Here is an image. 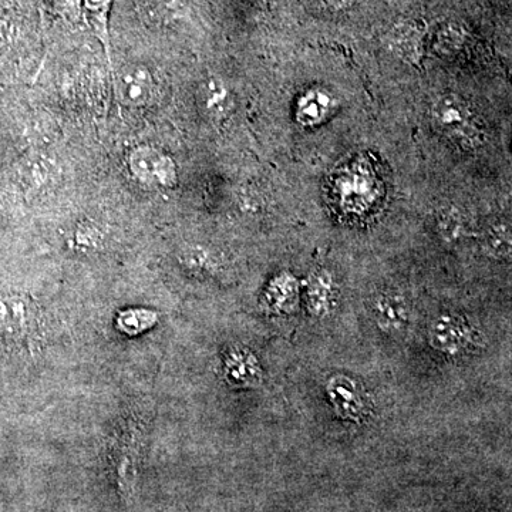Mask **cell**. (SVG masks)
Returning a JSON list of instances; mask_svg holds the SVG:
<instances>
[{
  "label": "cell",
  "mask_w": 512,
  "mask_h": 512,
  "mask_svg": "<svg viewBox=\"0 0 512 512\" xmlns=\"http://www.w3.org/2000/svg\"><path fill=\"white\" fill-rule=\"evenodd\" d=\"M511 228L505 222H495L485 228L481 237V248L484 254L494 259H510Z\"/></svg>",
  "instance_id": "obj_12"
},
{
  "label": "cell",
  "mask_w": 512,
  "mask_h": 512,
  "mask_svg": "<svg viewBox=\"0 0 512 512\" xmlns=\"http://www.w3.org/2000/svg\"><path fill=\"white\" fill-rule=\"evenodd\" d=\"M372 313L377 326L389 335H399L409 325V303L397 292H380L373 299Z\"/></svg>",
  "instance_id": "obj_6"
},
{
  "label": "cell",
  "mask_w": 512,
  "mask_h": 512,
  "mask_svg": "<svg viewBox=\"0 0 512 512\" xmlns=\"http://www.w3.org/2000/svg\"><path fill=\"white\" fill-rule=\"evenodd\" d=\"M464 33L463 29L456 23H446L437 29L434 35V45L441 53H454L463 45Z\"/></svg>",
  "instance_id": "obj_15"
},
{
  "label": "cell",
  "mask_w": 512,
  "mask_h": 512,
  "mask_svg": "<svg viewBox=\"0 0 512 512\" xmlns=\"http://www.w3.org/2000/svg\"><path fill=\"white\" fill-rule=\"evenodd\" d=\"M128 170L138 184L153 190H171L178 184L177 163L170 154L153 146H137L127 158Z\"/></svg>",
  "instance_id": "obj_1"
},
{
  "label": "cell",
  "mask_w": 512,
  "mask_h": 512,
  "mask_svg": "<svg viewBox=\"0 0 512 512\" xmlns=\"http://www.w3.org/2000/svg\"><path fill=\"white\" fill-rule=\"evenodd\" d=\"M60 8L67 13V15L74 16L79 15L80 10H82L83 0H57Z\"/></svg>",
  "instance_id": "obj_17"
},
{
  "label": "cell",
  "mask_w": 512,
  "mask_h": 512,
  "mask_svg": "<svg viewBox=\"0 0 512 512\" xmlns=\"http://www.w3.org/2000/svg\"><path fill=\"white\" fill-rule=\"evenodd\" d=\"M113 0H83L84 18L89 23L90 28L99 37L100 42L106 47L109 55V13Z\"/></svg>",
  "instance_id": "obj_13"
},
{
  "label": "cell",
  "mask_w": 512,
  "mask_h": 512,
  "mask_svg": "<svg viewBox=\"0 0 512 512\" xmlns=\"http://www.w3.org/2000/svg\"><path fill=\"white\" fill-rule=\"evenodd\" d=\"M390 47L397 56L409 63H417L423 50L420 29L414 22H400L389 36Z\"/></svg>",
  "instance_id": "obj_9"
},
{
  "label": "cell",
  "mask_w": 512,
  "mask_h": 512,
  "mask_svg": "<svg viewBox=\"0 0 512 512\" xmlns=\"http://www.w3.org/2000/svg\"><path fill=\"white\" fill-rule=\"evenodd\" d=\"M202 101L211 116L222 119L231 110V93L220 77L211 76L202 84Z\"/></svg>",
  "instance_id": "obj_11"
},
{
  "label": "cell",
  "mask_w": 512,
  "mask_h": 512,
  "mask_svg": "<svg viewBox=\"0 0 512 512\" xmlns=\"http://www.w3.org/2000/svg\"><path fill=\"white\" fill-rule=\"evenodd\" d=\"M332 99L320 89H312L301 97L296 109V119L302 126H318L328 117Z\"/></svg>",
  "instance_id": "obj_10"
},
{
  "label": "cell",
  "mask_w": 512,
  "mask_h": 512,
  "mask_svg": "<svg viewBox=\"0 0 512 512\" xmlns=\"http://www.w3.org/2000/svg\"><path fill=\"white\" fill-rule=\"evenodd\" d=\"M431 116L437 126L457 143L463 146H473L477 143L480 131L474 121L473 111L466 101L456 94H444L434 101Z\"/></svg>",
  "instance_id": "obj_3"
},
{
  "label": "cell",
  "mask_w": 512,
  "mask_h": 512,
  "mask_svg": "<svg viewBox=\"0 0 512 512\" xmlns=\"http://www.w3.org/2000/svg\"><path fill=\"white\" fill-rule=\"evenodd\" d=\"M352 0H326V3H329L330 6H333L335 9H343L346 6L350 5Z\"/></svg>",
  "instance_id": "obj_18"
},
{
  "label": "cell",
  "mask_w": 512,
  "mask_h": 512,
  "mask_svg": "<svg viewBox=\"0 0 512 512\" xmlns=\"http://www.w3.org/2000/svg\"><path fill=\"white\" fill-rule=\"evenodd\" d=\"M336 299H338V286L333 275L323 269L312 274L306 289L309 312L316 318H323L333 311Z\"/></svg>",
  "instance_id": "obj_8"
},
{
  "label": "cell",
  "mask_w": 512,
  "mask_h": 512,
  "mask_svg": "<svg viewBox=\"0 0 512 512\" xmlns=\"http://www.w3.org/2000/svg\"><path fill=\"white\" fill-rule=\"evenodd\" d=\"M437 232L448 245H456L467 235L466 217L456 208L441 210L436 218Z\"/></svg>",
  "instance_id": "obj_14"
},
{
  "label": "cell",
  "mask_w": 512,
  "mask_h": 512,
  "mask_svg": "<svg viewBox=\"0 0 512 512\" xmlns=\"http://www.w3.org/2000/svg\"><path fill=\"white\" fill-rule=\"evenodd\" d=\"M116 96L124 106L146 109L157 103L160 86L153 70L143 63H128L116 74Z\"/></svg>",
  "instance_id": "obj_2"
},
{
  "label": "cell",
  "mask_w": 512,
  "mask_h": 512,
  "mask_svg": "<svg viewBox=\"0 0 512 512\" xmlns=\"http://www.w3.org/2000/svg\"><path fill=\"white\" fill-rule=\"evenodd\" d=\"M430 343L434 349L446 355H458L473 343V329L457 315H441L431 323Z\"/></svg>",
  "instance_id": "obj_5"
},
{
  "label": "cell",
  "mask_w": 512,
  "mask_h": 512,
  "mask_svg": "<svg viewBox=\"0 0 512 512\" xmlns=\"http://www.w3.org/2000/svg\"><path fill=\"white\" fill-rule=\"evenodd\" d=\"M330 402L340 416L349 420H360L366 412L365 400L355 380L336 376L328 383Z\"/></svg>",
  "instance_id": "obj_7"
},
{
  "label": "cell",
  "mask_w": 512,
  "mask_h": 512,
  "mask_svg": "<svg viewBox=\"0 0 512 512\" xmlns=\"http://www.w3.org/2000/svg\"><path fill=\"white\" fill-rule=\"evenodd\" d=\"M228 375L237 382H248L256 375V363L254 357L238 353L229 357L227 363Z\"/></svg>",
  "instance_id": "obj_16"
},
{
  "label": "cell",
  "mask_w": 512,
  "mask_h": 512,
  "mask_svg": "<svg viewBox=\"0 0 512 512\" xmlns=\"http://www.w3.org/2000/svg\"><path fill=\"white\" fill-rule=\"evenodd\" d=\"M37 308L26 296L0 298V339L5 343H22L37 329Z\"/></svg>",
  "instance_id": "obj_4"
}]
</instances>
